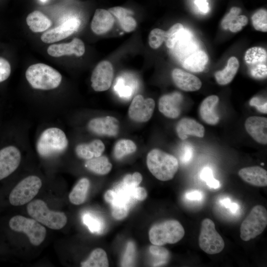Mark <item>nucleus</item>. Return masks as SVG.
Returning <instances> with one entry per match:
<instances>
[{
  "label": "nucleus",
  "mask_w": 267,
  "mask_h": 267,
  "mask_svg": "<svg viewBox=\"0 0 267 267\" xmlns=\"http://www.w3.org/2000/svg\"><path fill=\"white\" fill-rule=\"evenodd\" d=\"M146 164L151 173L161 181L173 179L178 168V160L174 156L159 149L148 153Z\"/></svg>",
  "instance_id": "nucleus-1"
},
{
  "label": "nucleus",
  "mask_w": 267,
  "mask_h": 267,
  "mask_svg": "<svg viewBox=\"0 0 267 267\" xmlns=\"http://www.w3.org/2000/svg\"><path fill=\"white\" fill-rule=\"evenodd\" d=\"M25 76L27 80L34 89L49 90L57 88L62 80L60 73L52 67L44 63L30 66Z\"/></svg>",
  "instance_id": "nucleus-2"
},
{
  "label": "nucleus",
  "mask_w": 267,
  "mask_h": 267,
  "mask_svg": "<svg viewBox=\"0 0 267 267\" xmlns=\"http://www.w3.org/2000/svg\"><path fill=\"white\" fill-rule=\"evenodd\" d=\"M68 145L67 138L62 130L57 128H50L41 134L36 147L41 157L49 158L65 151Z\"/></svg>",
  "instance_id": "nucleus-3"
},
{
  "label": "nucleus",
  "mask_w": 267,
  "mask_h": 267,
  "mask_svg": "<svg viewBox=\"0 0 267 267\" xmlns=\"http://www.w3.org/2000/svg\"><path fill=\"white\" fill-rule=\"evenodd\" d=\"M184 234V228L178 221L168 220L152 226L149 231V239L153 245L162 246L177 243Z\"/></svg>",
  "instance_id": "nucleus-4"
},
{
  "label": "nucleus",
  "mask_w": 267,
  "mask_h": 267,
  "mask_svg": "<svg viewBox=\"0 0 267 267\" xmlns=\"http://www.w3.org/2000/svg\"><path fill=\"white\" fill-rule=\"evenodd\" d=\"M28 214L39 222L52 229H60L66 224L67 218L61 212L51 211L41 199L30 201L27 206Z\"/></svg>",
  "instance_id": "nucleus-5"
},
{
  "label": "nucleus",
  "mask_w": 267,
  "mask_h": 267,
  "mask_svg": "<svg viewBox=\"0 0 267 267\" xmlns=\"http://www.w3.org/2000/svg\"><path fill=\"white\" fill-rule=\"evenodd\" d=\"M267 225L266 209L262 205H256L241 224L240 238L244 241L255 238L264 231Z\"/></svg>",
  "instance_id": "nucleus-6"
},
{
  "label": "nucleus",
  "mask_w": 267,
  "mask_h": 267,
  "mask_svg": "<svg viewBox=\"0 0 267 267\" xmlns=\"http://www.w3.org/2000/svg\"><path fill=\"white\" fill-rule=\"evenodd\" d=\"M9 226L14 231L26 234L31 243L35 246L40 245L46 236L45 228L34 219L15 216L10 219Z\"/></svg>",
  "instance_id": "nucleus-7"
},
{
  "label": "nucleus",
  "mask_w": 267,
  "mask_h": 267,
  "mask_svg": "<svg viewBox=\"0 0 267 267\" xmlns=\"http://www.w3.org/2000/svg\"><path fill=\"white\" fill-rule=\"evenodd\" d=\"M41 179L37 176H30L20 181L11 190L9 201L13 206H22L30 202L41 188Z\"/></svg>",
  "instance_id": "nucleus-8"
},
{
  "label": "nucleus",
  "mask_w": 267,
  "mask_h": 267,
  "mask_svg": "<svg viewBox=\"0 0 267 267\" xmlns=\"http://www.w3.org/2000/svg\"><path fill=\"white\" fill-rule=\"evenodd\" d=\"M198 242L200 248L210 255L220 253L225 245L223 238L215 228L214 222L209 218L204 219L201 222Z\"/></svg>",
  "instance_id": "nucleus-9"
},
{
  "label": "nucleus",
  "mask_w": 267,
  "mask_h": 267,
  "mask_svg": "<svg viewBox=\"0 0 267 267\" xmlns=\"http://www.w3.org/2000/svg\"><path fill=\"white\" fill-rule=\"evenodd\" d=\"M244 60L250 75L256 79H264L267 74V50L260 46H254L247 50Z\"/></svg>",
  "instance_id": "nucleus-10"
},
{
  "label": "nucleus",
  "mask_w": 267,
  "mask_h": 267,
  "mask_svg": "<svg viewBox=\"0 0 267 267\" xmlns=\"http://www.w3.org/2000/svg\"><path fill=\"white\" fill-rule=\"evenodd\" d=\"M155 105L153 99H144L142 95H137L133 99L129 108V116L132 120L136 122H147L153 115Z\"/></svg>",
  "instance_id": "nucleus-11"
},
{
  "label": "nucleus",
  "mask_w": 267,
  "mask_h": 267,
  "mask_svg": "<svg viewBox=\"0 0 267 267\" xmlns=\"http://www.w3.org/2000/svg\"><path fill=\"white\" fill-rule=\"evenodd\" d=\"M114 76L112 64L108 61L100 62L93 69L90 81L91 87L96 91H103L109 89Z\"/></svg>",
  "instance_id": "nucleus-12"
},
{
  "label": "nucleus",
  "mask_w": 267,
  "mask_h": 267,
  "mask_svg": "<svg viewBox=\"0 0 267 267\" xmlns=\"http://www.w3.org/2000/svg\"><path fill=\"white\" fill-rule=\"evenodd\" d=\"M21 159V153L14 146H7L0 150V180L8 177L17 169Z\"/></svg>",
  "instance_id": "nucleus-13"
},
{
  "label": "nucleus",
  "mask_w": 267,
  "mask_h": 267,
  "mask_svg": "<svg viewBox=\"0 0 267 267\" xmlns=\"http://www.w3.org/2000/svg\"><path fill=\"white\" fill-rule=\"evenodd\" d=\"M80 25V21L78 18H71L60 25L43 34L41 39L44 43L47 44L61 41L76 31Z\"/></svg>",
  "instance_id": "nucleus-14"
},
{
  "label": "nucleus",
  "mask_w": 267,
  "mask_h": 267,
  "mask_svg": "<svg viewBox=\"0 0 267 267\" xmlns=\"http://www.w3.org/2000/svg\"><path fill=\"white\" fill-rule=\"evenodd\" d=\"M88 128L92 133L98 135L115 136L119 130V122L114 117L106 116L91 119Z\"/></svg>",
  "instance_id": "nucleus-15"
},
{
  "label": "nucleus",
  "mask_w": 267,
  "mask_h": 267,
  "mask_svg": "<svg viewBox=\"0 0 267 267\" xmlns=\"http://www.w3.org/2000/svg\"><path fill=\"white\" fill-rule=\"evenodd\" d=\"M182 101V96L178 92L163 95L159 100V110L167 118L176 119L180 114Z\"/></svg>",
  "instance_id": "nucleus-16"
},
{
  "label": "nucleus",
  "mask_w": 267,
  "mask_h": 267,
  "mask_svg": "<svg viewBox=\"0 0 267 267\" xmlns=\"http://www.w3.org/2000/svg\"><path fill=\"white\" fill-rule=\"evenodd\" d=\"M85 51V47L83 42L77 38H74L69 43L51 44L47 49L48 54L55 57L72 54L81 56Z\"/></svg>",
  "instance_id": "nucleus-17"
},
{
  "label": "nucleus",
  "mask_w": 267,
  "mask_h": 267,
  "mask_svg": "<svg viewBox=\"0 0 267 267\" xmlns=\"http://www.w3.org/2000/svg\"><path fill=\"white\" fill-rule=\"evenodd\" d=\"M245 128L248 134L257 142L267 143V119L259 116H250L245 122Z\"/></svg>",
  "instance_id": "nucleus-18"
},
{
  "label": "nucleus",
  "mask_w": 267,
  "mask_h": 267,
  "mask_svg": "<svg viewBox=\"0 0 267 267\" xmlns=\"http://www.w3.org/2000/svg\"><path fill=\"white\" fill-rule=\"evenodd\" d=\"M172 77L177 87L184 91H196L202 86V82L197 77L178 68L173 70Z\"/></svg>",
  "instance_id": "nucleus-19"
},
{
  "label": "nucleus",
  "mask_w": 267,
  "mask_h": 267,
  "mask_svg": "<svg viewBox=\"0 0 267 267\" xmlns=\"http://www.w3.org/2000/svg\"><path fill=\"white\" fill-rule=\"evenodd\" d=\"M239 177L249 184L257 186L267 185V172L260 166H251L241 169L238 172Z\"/></svg>",
  "instance_id": "nucleus-20"
},
{
  "label": "nucleus",
  "mask_w": 267,
  "mask_h": 267,
  "mask_svg": "<svg viewBox=\"0 0 267 267\" xmlns=\"http://www.w3.org/2000/svg\"><path fill=\"white\" fill-rule=\"evenodd\" d=\"M241 9L238 7H232L230 11L223 18L221 26L224 30H229L231 32L236 33L241 31L242 28L248 23L247 16L239 15Z\"/></svg>",
  "instance_id": "nucleus-21"
},
{
  "label": "nucleus",
  "mask_w": 267,
  "mask_h": 267,
  "mask_svg": "<svg viewBox=\"0 0 267 267\" xmlns=\"http://www.w3.org/2000/svg\"><path fill=\"white\" fill-rule=\"evenodd\" d=\"M114 23V17L108 10L99 8L94 12L90 27L93 33L100 35L109 31Z\"/></svg>",
  "instance_id": "nucleus-22"
},
{
  "label": "nucleus",
  "mask_w": 267,
  "mask_h": 267,
  "mask_svg": "<svg viewBox=\"0 0 267 267\" xmlns=\"http://www.w3.org/2000/svg\"><path fill=\"white\" fill-rule=\"evenodd\" d=\"M176 132L178 136L182 140L187 138L188 135L203 137L205 128L196 120L188 118H183L178 123Z\"/></svg>",
  "instance_id": "nucleus-23"
},
{
  "label": "nucleus",
  "mask_w": 267,
  "mask_h": 267,
  "mask_svg": "<svg viewBox=\"0 0 267 267\" xmlns=\"http://www.w3.org/2000/svg\"><path fill=\"white\" fill-rule=\"evenodd\" d=\"M219 97L212 95L205 98L202 102L199 114L202 120L209 125H216L219 121V116L215 111L219 102Z\"/></svg>",
  "instance_id": "nucleus-24"
},
{
  "label": "nucleus",
  "mask_w": 267,
  "mask_h": 267,
  "mask_svg": "<svg viewBox=\"0 0 267 267\" xmlns=\"http://www.w3.org/2000/svg\"><path fill=\"white\" fill-rule=\"evenodd\" d=\"M104 150L103 142L101 140L94 139L89 143L78 144L75 148V152L79 158L89 160L101 156Z\"/></svg>",
  "instance_id": "nucleus-25"
},
{
  "label": "nucleus",
  "mask_w": 267,
  "mask_h": 267,
  "mask_svg": "<svg viewBox=\"0 0 267 267\" xmlns=\"http://www.w3.org/2000/svg\"><path fill=\"white\" fill-rule=\"evenodd\" d=\"M209 60L207 54L203 51H195L187 57L182 62V67L192 72H202Z\"/></svg>",
  "instance_id": "nucleus-26"
},
{
  "label": "nucleus",
  "mask_w": 267,
  "mask_h": 267,
  "mask_svg": "<svg viewBox=\"0 0 267 267\" xmlns=\"http://www.w3.org/2000/svg\"><path fill=\"white\" fill-rule=\"evenodd\" d=\"M239 66L238 59L234 56L230 57L225 68L215 73V77L217 82L221 85H225L230 83L236 74Z\"/></svg>",
  "instance_id": "nucleus-27"
},
{
  "label": "nucleus",
  "mask_w": 267,
  "mask_h": 267,
  "mask_svg": "<svg viewBox=\"0 0 267 267\" xmlns=\"http://www.w3.org/2000/svg\"><path fill=\"white\" fill-rule=\"evenodd\" d=\"M26 23L33 32H42L48 29L51 25V20L43 13L35 10L28 14Z\"/></svg>",
  "instance_id": "nucleus-28"
},
{
  "label": "nucleus",
  "mask_w": 267,
  "mask_h": 267,
  "mask_svg": "<svg viewBox=\"0 0 267 267\" xmlns=\"http://www.w3.org/2000/svg\"><path fill=\"white\" fill-rule=\"evenodd\" d=\"M90 187V181L87 178H82L74 186L69 195L70 202L76 205L84 203Z\"/></svg>",
  "instance_id": "nucleus-29"
},
{
  "label": "nucleus",
  "mask_w": 267,
  "mask_h": 267,
  "mask_svg": "<svg viewBox=\"0 0 267 267\" xmlns=\"http://www.w3.org/2000/svg\"><path fill=\"white\" fill-rule=\"evenodd\" d=\"M85 166L89 171L99 175L108 174L112 168L108 158L102 155L87 160Z\"/></svg>",
  "instance_id": "nucleus-30"
},
{
  "label": "nucleus",
  "mask_w": 267,
  "mask_h": 267,
  "mask_svg": "<svg viewBox=\"0 0 267 267\" xmlns=\"http://www.w3.org/2000/svg\"><path fill=\"white\" fill-rule=\"evenodd\" d=\"M109 265L107 254L101 248L93 250L89 258L81 264L83 267H107Z\"/></svg>",
  "instance_id": "nucleus-31"
},
{
  "label": "nucleus",
  "mask_w": 267,
  "mask_h": 267,
  "mask_svg": "<svg viewBox=\"0 0 267 267\" xmlns=\"http://www.w3.org/2000/svg\"><path fill=\"white\" fill-rule=\"evenodd\" d=\"M136 150L135 143L130 139H121L118 141L114 147V155L117 159L134 153Z\"/></svg>",
  "instance_id": "nucleus-32"
},
{
  "label": "nucleus",
  "mask_w": 267,
  "mask_h": 267,
  "mask_svg": "<svg viewBox=\"0 0 267 267\" xmlns=\"http://www.w3.org/2000/svg\"><path fill=\"white\" fill-rule=\"evenodd\" d=\"M184 28L180 23H176L173 25L165 33V42L168 48L174 47L183 31Z\"/></svg>",
  "instance_id": "nucleus-33"
},
{
  "label": "nucleus",
  "mask_w": 267,
  "mask_h": 267,
  "mask_svg": "<svg viewBox=\"0 0 267 267\" xmlns=\"http://www.w3.org/2000/svg\"><path fill=\"white\" fill-rule=\"evenodd\" d=\"M252 22L254 28L257 31L263 32L267 31V11L261 9L252 16Z\"/></svg>",
  "instance_id": "nucleus-34"
},
{
  "label": "nucleus",
  "mask_w": 267,
  "mask_h": 267,
  "mask_svg": "<svg viewBox=\"0 0 267 267\" xmlns=\"http://www.w3.org/2000/svg\"><path fill=\"white\" fill-rule=\"evenodd\" d=\"M166 32L162 29L155 28L151 31L148 36V44L153 49L159 48L165 41Z\"/></svg>",
  "instance_id": "nucleus-35"
},
{
  "label": "nucleus",
  "mask_w": 267,
  "mask_h": 267,
  "mask_svg": "<svg viewBox=\"0 0 267 267\" xmlns=\"http://www.w3.org/2000/svg\"><path fill=\"white\" fill-rule=\"evenodd\" d=\"M83 220L91 232L98 233L101 231L102 222L98 218L87 213L83 216Z\"/></svg>",
  "instance_id": "nucleus-36"
},
{
  "label": "nucleus",
  "mask_w": 267,
  "mask_h": 267,
  "mask_svg": "<svg viewBox=\"0 0 267 267\" xmlns=\"http://www.w3.org/2000/svg\"><path fill=\"white\" fill-rule=\"evenodd\" d=\"M112 205V215L114 219L120 220L127 216L129 208L126 203L115 201Z\"/></svg>",
  "instance_id": "nucleus-37"
},
{
  "label": "nucleus",
  "mask_w": 267,
  "mask_h": 267,
  "mask_svg": "<svg viewBox=\"0 0 267 267\" xmlns=\"http://www.w3.org/2000/svg\"><path fill=\"white\" fill-rule=\"evenodd\" d=\"M200 177L211 188L217 189L220 186V181L213 177L212 171L209 167H205L202 170Z\"/></svg>",
  "instance_id": "nucleus-38"
},
{
  "label": "nucleus",
  "mask_w": 267,
  "mask_h": 267,
  "mask_svg": "<svg viewBox=\"0 0 267 267\" xmlns=\"http://www.w3.org/2000/svg\"><path fill=\"white\" fill-rule=\"evenodd\" d=\"M122 29L126 32L133 31L136 27L135 20L130 15H126L118 20Z\"/></svg>",
  "instance_id": "nucleus-39"
},
{
  "label": "nucleus",
  "mask_w": 267,
  "mask_h": 267,
  "mask_svg": "<svg viewBox=\"0 0 267 267\" xmlns=\"http://www.w3.org/2000/svg\"><path fill=\"white\" fill-rule=\"evenodd\" d=\"M135 254V246L133 242H129L126 251L123 258L121 265L123 267L131 266Z\"/></svg>",
  "instance_id": "nucleus-40"
},
{
  "label": "nucleus",
  "mask_w": 267,
  "mask_h": 267,
  "mask_svg": "<svg viewBox=\"0 0 267 267\" xmlns=\"http://www.w3.org/2000/svg\"><path fill=\"white\" fill-rule=\"evenodd\" d=\"M142 180L141 175L138 172H135L132 175H126L123 178V183L127 187L134 188L138 186Z\"/></svg>",
  "instance_id": "nucleus-41"
},
{
  "label": "nucleus",
  "mask_w": 267,
  "mask_h": 267,
  "mask_svg": "<svg viewBox=\"0 0 267 267\" xmlns=\"http://www.w3.org/2000/svg\"><path fill=\"white\" fill-rule=\"evenodd\" d=\"M150 252L154 256L163 260L165 262L170 257L169 251L165 248L160 245H151L149 247Z\"/></svg>",
  "instance_id": "nucleus-42"
},
{
  "label": "nucleus",
  "mask_w": 267,
  "mask_h": 267,
  "mask_svg": "<svg viewBox=\"0 0 267 267\" xmlns=\"http://www.w3.org/2000/svg\"><path fill=\"white\" fill-rule=\"evenodd\" d=\"M11 73V66L5 58L0 57V83L7 80Z\"/></svg>",
  "instance_id": "nucleus-43"
},
{
  "label": "nucleus",
  "mask_w": 267,
  "mask_h": 267,
  "mask_svg": "<svg viewBox=\"0 0 267 267\" xmlns=\"http://www.w3.org/2000/svg\"><path fill=\"white\" fill-rule=\"evenodd\" d=\"M251 106L255 107L260 112L267 114V101L259 97H253L250 101Z\"/></svg>",
  "instance_id": "nucleus-44"
},
{
  "label": "nucleus",
  "mask_w": 267,
  "mask_h": 267,
  "mask_svg": "<svg viewBox=\"0 0 267 267\" xmlns=\"http://www.w3.org/2000/svg\"><path fill=\"white\" fill-rule=\"evenodd\" d=\"M109 12L118 20L128 14H133V12L121 6H115L109 9Z\"/></svg>",
  "instance_id": "nucleus-45"
},
{
  "label": "nucleus",
  "mask_w": 267,
  "mask_h": 267,
  "mask_svg": "<svg viewBox=\"0 0 267 267\" xmlns=\"http://www.w3.org/2000/svg\"><path fill=\"white\" fill-rule=\"evenodd\" d=\"M132 194L133 197L138 201L144 200L147 196V191L144 188L137 186L133 188Z\"/></svg>",
  "instance_id": "nucleus-46"
},
{
  "label": "nucleus",
  "mask_w": 267,
  "mask_h": 267,
  "mask_svg": "<svg viewBox=\"0 0 267 267\" xmlns=\"http://www.w3.org/2000/svg\"><path fill=\"white\" fill-rule=\"evenodd\" d=\"M104 198L106 202L112 204L116 200L117 194L113 190H108L105 193Z\"/></svg>",
  "instance_id": "nucleus-47"
},
{
  "label": "nucleus",
  "mask_w": 267,
  "mask_h": 267,
  "mask_svg": "<svg viewBox=\"0 0 267 267\" xmlns=\"http://www.w3.org/2000/svg\"><path fill=\"white\" fill-rule=\"evenodd\" d=\"M195 3L201 12L207 13L209 11L208 3L206 0H195Z\"/></svg>",
  "instance_id": "nucleus-48"
},
{
  "label": "nucleus",
  "mask_w": 267,
  "mask_h": 267,
  "mask_svg": "<svg viewBox=\"0 0 267 267\" xmlns=\"http://www.w3.org/2000/svg\"><path fill=\"white\" fill-rule=\"evenodd\" d=\"M202 194L199 191L195 190L186 193V197L189 200H200L202 198Z\"/></svg>",
  "instance_id": "nucleus-49"
},
{
  "label": "nucleus",
  "mask_w": 267,
  "mask_h": 267,
  "mask_svg": "<svg viewBox=\"0 0 267 267\" xmlns=\"http://www.w3.org/2000/svg\"><path fill=\"white\" fill-rule=\"evenodd\" d=\"M192 154L191 150L190 149H188L185 151V154L184 155L183 160L184 162L188 161L191 158Z\"/></svg>",
  "instance_id": "nucleus-50"
},
{
  "label": "nucleus",
  "mask_w": 267,
  "mask_h": 267,
  "mask_svg": "<svg viewBox=\"0 0 267 267\" xmlns=\"http://www.w3.org/2000/svg\"><path fill=\"white\" fill-rule=\"evenodd\" d=\"M228 208L232 213H235L238 209V205L235 203H231Z\"/></svg>",
  "instance_id": "nucleus-51"
},
{
  "label": "nucleus",
  "mask_w": 267,
  "mask_h": 267,
  "mask_svg": "<svg viewBox=\"0 0 267 267\" xmlns=\"http://www.w3.org/2000/svg\"><path fill=\"white\" fill-rule=\"evenodd\" d=\"M222 204L226 208H229L231 202L229 198H225L222 201Z\"/></svg>",
  "instance_id": "nucleus-52"
},
{
  "label": "nucleus",
  "mask_w": 267,
  "mask_h": 267,
  "mask_svg": "<svg viewBox=\"0 0 267 267\" xmlns=\"http://www.w3.org/2000/svg\"><path fill=\"white\" fill-rule=\"evenodd\" d=\"M47 0H41V1L43 2H45L47 1Z\"/></svg>",
  "instance_id": "nucleus-53"
}]
</instances>
